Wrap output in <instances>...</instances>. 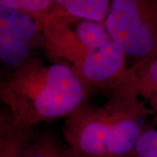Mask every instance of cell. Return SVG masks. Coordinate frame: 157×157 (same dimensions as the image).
<instances>
[{
  "label": "cell",
  "instance_id": "obj_4",
  "mask_svg": "<svg viewBox=\"0 0 157 157\" xmlns=\"http://www.w3.org/2000/svg\"><path fill=\"white\" fill-rule=\"evenodd\" d=\"M105 26L127 57H157V0H113Z\"/></svg>",
  "mask_w": 157,
  "mask_h": 157
},
{
  "label": "cell",
  "instance_id": "obj_11",
  "mask_svg": "<svg viewBox=\"0 0 157 157\" xmlns=\"http://www.w3.org/2000/svg\"><path fill=\"white\" fill-rule=\"evenodd\" d=\"M131 157H157V129L152 127L142 134Z\"/></svg>",
  "mask_w": 157,
  "mask_h": 157
},
{
  "label": "cell",
  "instance_id": "obj_7",
  "mask_svg": "<svg viewBox=\"0 0 157 157\" xmlns=\"http://www.w3.org/2000/svg\"><path fill=\"white\" fill-rule=\"evenodd\" d=\"M128 72L157 124V57L137 61Z\"/></svg>",
  "mask_w": 157,
  "mask_h": 157
},
{
  "label": "cell",
  "instance_id": "obj_6",
  "mask_svg": "<svg viewBox=\"0 0 157 157\" xmlns=\"http://www.w3.org/2000/svg\"><path fill=\"white\" fill-rule=\"evenodd\" d=\"M33 128L19 123L4 107L0 113V157H25L34 137Z\"/></svg>",
  "mask_w": 157,
  "mask_h": 157
},
{
  "label": "cell",
  "instance_id": "obj_2",
  "mask_svg": "<svg viewBox=\"0 0 157 157\" xmlns=\"http://www.w3.org/2000/svg\"><path fill=\"white\" fill-rule=\"evenodd\" d=\"M39 22L52 63L69 67L89 93L109 90L128 71L127 55L105 24L70 16L56 7Z\"/></svg>",
  "mask_w": 157,
  "mask_h": 157
},
{
  "label": "cell",
  "instance_id": "obj_5",
  "mask_svg": "<svg viewBox=\"0 0 157 157\" xmlns=\"http://www.w3.org/2000/svg\"><path fill=\"white\" fill-rule=\"evenodd\" d=\"M43 39L40 23L23 11L0 6V59L17 69L32 57V48Z\"/></svg>",
  "mask_w": 157,
  "mask_h": 157
},
{
  "label": "cell",
  "instance_id": "obj_8",
  "mask_svg": "<svg viewBox=\"0 0 157 157\" xmlns=\"http://www.w3.org/2000/svg\"><path fill=\"white\" fill-rule=\"evenodd\" d=\"M113 0H54L58 9L70 16L105 24Z\"/></svg>",
  "mask_w": 157,
  "mask_h": 157
},
{
  "label": "cell",
  "instance_id": "obj_9",
  "mask_svg": "<svg viewBox=\"0 0 157 157\" xmlns=\"http://www.w3.org/2000/svg\"><path fill=\"white\" fill-rule=\"evenodd\" d=\"M25 157H75L69 147L63 146L51 135H34Z\"/></svg>",
  "mask_w": 157,
  "mask_h": 157
},
{
  "label": "cell",
  "instance_id": "obj_1",
  "mask_svg": "<svg viewBox=\"0 0 157 157\" xmlns=\"http://www.w3.org/2000/svg\"><path fill=\"white\" fill-rule=\"evenodd\" d=\"M107 101H86L66 117L63 136L75 157H131L151 111L127 71L108 90Z\"/></svg>",
  "mask_w": 157,
  "mask_h": 157
},
{
  "label": "cell",
  "instance_id": "obj_10",
  "mask_svg": "<svg viewBox=\"0 0 157 157\" xmlns=\"http://www.w3.org/2000/svg\"><path fill=\"white\" fill-rule=\"evenodd\" d=\"M0 6L23 11L39 21L54 8V0H0Z\"/></svg>",
  "mask_w": 157,
  "mask_h": 157
},
{
  "label": "cell",
  "instance_id": "obj_3",
  "mask_svg": "<svg viewBox=\"0 0 157 157\" xmlns=\"http://www.w3.org/2000/svg\"><path fill=\"white\" fill-rule=\"evenodd\" d=\"M89 91L71 68L46 65L33 57L0 84V99L19 123L30 128L68 115L85 101Z\"/></svg>",
  "mask_w": 157,
  "mask_h": 157
}]
</instances>
